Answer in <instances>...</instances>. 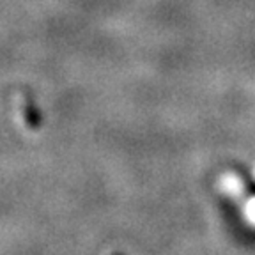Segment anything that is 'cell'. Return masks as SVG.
<instances>
[{"instance_id": "6da1fadb", "label": "cell", "mask_w": 255, "mask_h": 255, "mask_svg": "<svg viewBox=\"0 0 255 255\" xmlns=\"http://www.w3.org/2000/svg\"><path fill=\"white\" fill-rule=\"evenodd\" d=\"M110 255H121V254H117V252H112V254Z\"/></svg>"}]
</instances>
